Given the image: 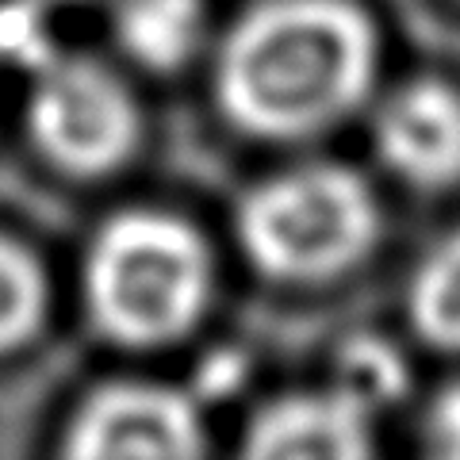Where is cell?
I'll return each mask as SVG.
<instances>
[{
  "label": "cell",
  "instance_id": "obj_10",
  "mask_svg": "<svg viewBox=\"0 0 460 460\" xmlns=\"http://www.w3.org/2000/svg\"><path fill=\"white\" fill-rule=\"evenodd\" d=\"M47 314V280L35 257L0 238V353L16 349Z\"/></svg>",
  "mask_w": 460,
  "mask_h": 460
},
{
  "label": "cell",
  "instance_id": "obj_7",
  "mask_svg": "<svg viewBox=\"0 0 460 460\" xmlns=\"http://www.w3.org/2000/svg\"><path fill=\"white\" fill-rule=\"evenodd\" d=\"M368 414L353 407L338 387L326 395H288L265 407L250 426V456H307L338 460L368 453Z\"/></svg>",
  "mask_w": 460,
  "mask_h": 460
},
{
  "label": "cell",
  "instance_id": "obj_9",
  "mask_svg": "<svg viewBox=\"0 0 460 460\" xmlns=\"http://www.w3.org/2000/svg\"><path fill=\"white\" fill-rule=\"evenodd\" d=\"M411 323L438 349H460V230L414 272Z\"/></svg>",
  "mask_w": 460,
  "mask_h": 460
},
{
  "label": "cell",
  "instance_id": "obj_13",
  "mask_svg": "<svg viewBox=\"0 0 460 460\" xmlns=\"http://www.w3.org/2000/svg\"><path fill=\"white\" fill-rule=\"evenodd\" d=\"M429 445L445 456H460V384H453L449 392H441L434 411L426 419Z\"/></svg>",
  "mask_w": 460,
  "mask_h": 460
},
{
  "label": "cell",
  "instance_id": "obj_1",
  "mask_svg": "<svg viewBox=\"0 0 460 460\" xmlns=\"http://www.w3.org/2000/svg\"><path fill=\"white\" fill-rule=\"evenodd\" d=\"M376 31L345 0H265L219 50L215 96L238 131L311 138L345 119L372 89Z\"/></svg>",
  "mask_w": 460,
  "mask_h": 460
},
{
  "label": "cell",
  "instance_id": "obj_3",
  "mask_svg": "<svg viewBox=\"0 0 460 460\" xmlns=\"http://www.w3.org/2000/svg\"><path fill=\"white\" fill-rule=\"evenodd\" d=\"M376 199L338 165H299L261 181L238 208V242L277 280H326L357 265L376 238Z\"/></svg>",
  "mask_w": 460,
  "mask_h": 460
},
{
  "label": "cell",
  "instance_id": "obj_5",
  "mask_svg": "<svg viewBox=\"0 0 460 460\" xmlns=\"http://www.w3.org/2000/svg\"><path fill=\"white\" fill-rule=\"evenodd\" d=\"M69 456H196L204 422L189 395L157 384H115L81 407L66 441Z\"/></svg>",
  "mask_w": 460,
  "mask_h": 460
},
{
  "label": "cell",
  "instance_id": "obj_12",
  "mask_svg": "<svg viewBox=\"0 0 460 460\" xmlns=\"http://www.w3.org/2000/svg\"><path fill=\"white\" fill-rule=\"evenodd\" d=\"M0 58H8L12 66H47L54 58L47 20L39 16L31 0H16V4L0 8Z\"/></svg>",
  "mask_w": 460,
  "mask_h": 460
},
{
  "label": "cell",
  "instance_id": "obj_6",
  "mask_svg": "<svg viewBox=\"0 0 460 460\" xmlns=\"http://www.w3.org/2000/svg\"><path fill=\"white\" fill-rule=\"evenodd\" d=\"M380 162L414 189L460 181V93L441 81H411L380 104L372 123Z\"/></svg>",
  "mask_w": 460,
  "mask_h": 460
},
{
  "label": "cell",
  "instance_id": "obj_4",
  "mask_svg": "<svg viewBox=\"0 0 460 460\" xmlns=\"http://www.w3.org/2000/svg\"><path fill=\"white\" fill-rule=\"evenodd\" d=\"M27 123L39 150L74 177H104L119 169L138 142L131 93L93 58L54 54L39 66Z\"/></svg>",
  "mask_w": 460,
  "mask_h": 460
},
{
  "label": "cell",
  "instance_id": "obj_8",
  "mask_svg": "<svg viewBox=\"0 0 460 460\" xmlns=\"http://www.w3.org/2000/svg\"><path fill=\"white\" fill-rule=\"evenodd\" d=\"M115 39L138 66L181 69L204 42V0H119Z\"/></svg>",
  "mask_w": 460,
  "mask_h": 460
},
{
  "label": "cell",
  "instance_id": "obj_11",
  "mask_svg": "<svg viewBox=\"0 0 460 460\" xmlns=\"http://www.w3.org/2000/svg\"><path fill=\"white\" fill-rule=\"evenodd\" d=\"M407 387V365L395 349H387L384 341H353L341 353V368H338V392L361 407L365 414L392 407Z\"/></svg>",
  "mask_w": 460,
  "mask_h": 460
},
{
  "label": "cell",
  "instance_id": "obj_2",
  "mask_svg": "<svg viewBox=\"0 0 460 460\" xmlns=\"http://www.w3.org/2000/svg\"><path fill=\"white\" fill-rule=\"evenodd\" d=\"M96 326L119 345H165L189 334L211 299V257L189 223L127 211L96 234L84 265Z\"/></svg>",
  "mask_w": 460,
  "mask_h": 460
}]
</instances>
